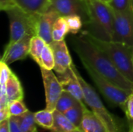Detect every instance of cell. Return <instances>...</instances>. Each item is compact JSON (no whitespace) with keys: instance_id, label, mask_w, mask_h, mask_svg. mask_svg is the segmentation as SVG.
Listing matches in <instances>:
<instances>
[{"instance_id":"obj_1","label":"cell","mask_w":133,"mask_h":132,"mask_svg":"<svg viewBox=\"0 0 133 132\" xmlns=\"http://www.w3.org/2000/svg\"><path fill=\"white\" fill-rule=\"evenodd\" d=\"M73 48L82 63L90 65L117 86L133 92L132 82L118 71L108 54L83 33L73 40Z\"/></svg>"},{"instance_id":"obj_2","label":"cell","mask_w":133,"mask_h":132,"mask_svg":"<svg viewBox=\"0 0 133 132\" xmlns=\"http://www.w3.org/2000/svg\"><path fill=\"white\" fill-rule=\"evenodd\" d=\"M88 21L85 24L92 36L104 40H112L114 14L111 6L102 0H87Z\"/></svg>"},{"instance_id":"obj_3","label":"cell","mask_w":133,"mask_h":132,"mask_svg":"<svg viewBox=\"0 0 133 132\" xmlns=\"http://www.w3.org/2000/svg\"><path fill=\"white\" fill-rule=\"evenodd\" d=\"M82 33L104 51L118 71L133 83V46L113 40H101L92 36L86 30Z\"/></svg>"},{"instance_id":"obj_4","label":"cell","mask_w":133,"mask_h":132,"mask_svg":"<svg viewBox=\"0 0 133 132\" xmlns=\"http://www.w3.org/2000/svg\"><path fill=\"white\" fill-rule=\"evenodd\" d=\"M72 66L83 89L84 102L95 114V115L101 121V122L105 126L107 131L120 132L119 127L118 126L112 114H111V113L104 107L97 93L95 92L93 87L89 83H87L86 80L80 75L76 66L74 65Z\"/></svg>"},{"instance_id":"obj_5","label":"cell","mask_w":133,"mask_h":132,"mask_svg":"<svg viewBox=\"0 0 133 132\" xmlns=\"http://www.w3.org/2000/svg\"><path fill=\"white\" fill-rule=\"evenodd\" d=\"M9 19L10 36L8 44H12L27 34L36 36V23L37 15L28 13L18 6H14L7 11Z\"/></svg>"},{"instance_id":"obj_6","label":"cell","mask_w":133,"mask_h":132,"mask_svg":"<svg viewBox=\"0 0 133 132\" xmlns=\"http://www.w3.org/2000/svg\"><path fill=\"white\" fill-rule=\"evenodd\" d=\"M82 64L85 68L87 72L89 74L90 77L95 83L96 86L98 88L102 95L105 97V99H107L108 101L110 102L111 104L119 107L124 111L126 100L132 92L125 90L117 86L108 79H107L105 77L97 72L87 64Z\"/></svg>"},{"instance_id":"obj_7","label":"cell","mask_w":133,"mask_h":132,"mask_svg":"<svg viewBox=\"0 0 133 132\" xmlns=\"http://www.w3.org/2000/svg\"><path fill=\"white\" fill-rule=\"evenodd\" d=\"M114 33L113 41L133 46V9L117 11L113 9Z\"/></svg>"},{"instance_id":"obj_8","label":"cell","mask_w":133,"mask_h":132,"mask_svg":"<svg viewBox=\"0 0 133 132\" xmlns=\"http://www.w3.org/2000/svg\"><path fill=\"white\" fill-rule=\"evenodd\" d=\"M41 72L45 90L46 109L54 111L63 89L58 78L55 75L52 70L41 68Z\"/></svg>"},{"instance_id":"obj_9","label":"cell","mask_w":133,"mask_h":132,"mask_svg":"<svg viewBox=\"0 0 133 132\" xmlns=\"http://www.w3.org/2000/svg\"><path fill=\"white\" fill-rule=\"evenodd\" d=\"M50 7L54 9L60 16H79L84 25L88 21L87 0H50Z\"/></svg>"},{"instance_id":"obj_10","label":"cell","mask_w":133,"mask_h":132,"mask_svg":"<svg viewBox=\"0 0 133 132\" xmlns=\"http://www.w3.org/2000/svg\"><path fill=\"white\" fill-rule=\"evenodd\" d=\"M34 35L27 34L22 39L12 44L5 46L2 60L7 65H10L16 61L22 60L30 54V41Z\"/></svg>"},{"instance_id":"obj_11","label":"cell","mask_w":133,"mask_h":132,"mask_svg":"<svg viewBox=\"0 0 133 132\" xmlns=\"http://www.w3.org/2000/svg\"><path fill=\"white\" fill-rule=\"evenodd\" d=\"M58 17H60L59 14L51 7H50L46 12L37 15L36 35L44 39L47 44H50L53 41V26Z\"/></svg>"},{"instance_id":"obj_12","label":"cell","mask_w":133,"mask_h":132,"mask_svg":"<svg viewBox=\"0 0 133 132\" xmlns=\"http://www.w3.org/2000/svg\"><path fill=\"white\" fill-rule=\"evenodd\" d=\"M52 49L55 58L54 70L58 74H62L67 71L72 65V58L69 54L65 40L60 41L53 40L48 44Z\"/></svg>"},{"instance_id":"obj_13","label":"cell","mask_w":133,"mask_h":132,"mask_svg":"<svg viewBox=\"0 0 133 132\" xmlns=\"http://www.w3.org/2000/svg\"><path fill=\"white\" fill-rule=\"evenodd\" d=\"M73 64L71 67L62 74H58V79L61 82L63 90L69 92L78 100L83 102V92L79 82L77 75L73 69Z\"/></svg>"},{"instance_id":"obj_14","label":"cell","mask_w":133,"mask_h":132,"mask_svg":"<svg viewBox=\"0 0 133 132\" xmlns=\"http://www.w3.org/2000/svg\"><path fill=\"white\" fill-rule=\"evenodd\" d=\"M80 129L83 132H108L101 121L92 110L84 107V114Z\"/></svg>"},{"instance_id":"obj_15","label":"cell","mask_w":133,"mask_h":132,"mask_svg":"<svg viewBox=\"0 0 133 132\" xmlns=\"http://www.w3.org/2000/svg\"><path fill=\"white\" fill-rule=\"evenodd\" d=\"M16 5L30 14H41L50 8V0H13Z\"/></svg>"},{"instance_id":"obj_16","label":"cell","mask_w":133,"mask_h":132,"mask_svg":"<svg viewBox=\"0 0 133 132\" xmlns=\"http://www.w3.org/2000/svg\"><path fill=\"white\" fill-rule=\"evenodd\" d=\"M6 96L9 102L16 100H23V90L17 76L12 72L6 84Z\"/></svg>"},{"instance_id":"obj_17","label":"cell","mask_w":133,"mask_h":132,"mask_svg":"<svg viewBox=\"0 0 133 132\" xmlns=\"http://www.w3.org/2000/svg\"><path fill=\"white\" fill-rule=\"evenodd\" d=\"M54 114V124L51 129L52 132H71L76 127L65 116L64 114L55 110Z\"/></svg>"},{"instance_id":"obj_18","label":"cell","mask_w":133,"mask_h":132,"mask_svg":"<svg viewBox=\"0 0 133 132\" xmlns=\"http://www.w3.org/2000/svg\"><path fill=\"white\" fill-rule=\"evenodd\" d=\"M22 132H37V125L35 121L34 113L28 110L22 115L15 117Z\"/></svg>"},{"instance_id":"obj_19","label":"cell","mask_w":133,"mask_h":132,"mask_svg":"<svg viewBox=\"0 0 133 132\" xmlns=\"http://www.w3.org/2000/svg\"><path fill=\"white\" fill-rule=\"evenodd\" d=\"M79 102H81V101L78 100L71 93H69L67 91L63 90L58 102H57L55 110L64 114L67 110L71 109L72 107H74L75 105L79 103Z\"/></svg>"},{"instance_id":"obj_20","label":"cell","mask_w":133,"mask_h":132,"mask_svg":"<svg viewBox=\"0 0 133 132\" xmlns=\"http://www.w3.org/2000/svg\"><path fill=\"white\" fill-rule=\"evenodd\" d=\"M85 104L83 102H79L74 107H72L71 109L67 110L65 113H64L65 116L76 127L80 128L83 118V114H84V107Z\"/></svg>"},{"instance_id":"obj_21","label":"cell","mask_w":133,"mask_h":132,"mask_svg":"<svg viewBox=\"0 0 133 132\" xmlns=\"http://www.w3.org/2000/svg\"><path fill=\"white\" fill-rule=\"evenodd\" d=\"M36 124L47 130L51 131L54 124V114L53 111L47 109L42 110L34 113Z\"/></svg>"},{"instance_id":"obj_22","label":"cell","mask_w":133,"mask_h":132,"mask_svg":"<svg viewBox=\"0 0 133 132\" xmlns=\"http://www.w3.org/2000/svg\"><path fill=\"white\" fill-rule=\"evenodd\" d=\"M46 44L47 43L45 42V40L37 35L34 36L31 39L30 55L37 64L40 63L41 56Z\"/></svg>"},{"instance_id":"obj_23","label":"cell","mask_w":133,"mask_h":132,"mask_svg":"<svg viewBox=\"0 0 133 132\" xmlns=\"http://www.w3.org/2000/svg\"><path fill=\"white\" fill-rule=\"evenodd\" d=\"M69 33L68 26L64 16H60L56 20L53 26L52 31V37L53 40L60 41L65 40V37Z\"/></svg>"},{"instance_id":"obj_24","label":"cell","mask_w":133,"mask_h":132,"mask_svg":"<svg viewBox=\"0 0 133 132\" xmlns=\"http://www.w3.org/2000/svg\"><path fill=\"white\" fill-rule=\"evenodd\" d=\"M41 68H44L48 70H54L55 68V58L51 47L47 44L42 51L40 63L38 64Z\"/></svg>"},{"instance_id":"obj_25","label":"cell","mask_w":133,"mask_h":132,"mask_svg":"<svg viewBox=\"0 0 133 132\" xmlns=\"http://www.w3.org/2000/svg\"><path fill=\"white\" fill-rule=\"evenodd\" d=\"M68 26L69 33L76 34L82 29L83 26V21L82 18L79 16L77 15H72V16H64Z\"/></svg>"},{"instance_id":"obj_26","label":"cell","mask_w":133,"mask_h":132,"mask_svg":"<svg viewBox=\"0 0 133 132\" xmlns=\"http://www.w3.org/2000/svg\"><path fill=\"white\" fill-rule=\"evenodd\" d=\"M9 110L10 116H19L26 113L29 110L24 104L23 100H16L9 102Z\"/></svg>"},{"instance_id":"obj_27","label":"cell","mask_w":133,"mask_h":132,"mask_svg":"<svg viewBox=\"0 0 133 132\" xmlns=\"http://www.w3.org/2000/svg\"><path fill=\"white\" fill-rule=\"evenodd\" d=\"M108 4L117 11H128L133 9L132 0H110Z\"/></svg>"},{"instance_id":"obj_28","label":"cell","mask_w":133,"mask_h":132,"mask_svg":"<svg viewBox=\"0 0 133 132\" xmlns=\"http://www.w3.org/2000/svg\"><path fill=\"white\" fill-rule=\"evenodd\" d=\"M12 72L9 68V65L4 61H0V85H5Z\"/></svg>"},{"instance_id":"obj_29","label":"cell","mask_w":133,"mask_h":132,"mask_svg":"<svg viewBox=\"0 0 133 132\" xmlns=\"http://www.w3.org/2000/svg\"><path fill=\"white\" fill-rule=\"evenodd\" d=\"M124 112L127 117L129 125L133 124V92L129 95L126 100Z\"/></svg>"},{"instance_id":"obj_30","label":"cell","mask_w":133,"mask_h":132,"mask_svg":"<svg viewBox=\"0 0 133 132\" xmlns=\"http://www.w3.org/2000/svg\"><path fill=\"white\" fill-rule=\"evenodd\" d=\"M16 6L13 0H0V9L2 11H7L8 9Z\"/></svg>"},{"instance_id":"obj_31","label":"cell","mask_w":133,"mask_h":132,"mask_svg":"<svg viewBox=\"0 0 133 132\" xmlns=\"http://www.w3.org/2000/svg\"><path fill=\"white\" fill-rule=\"evenodd\" d=\"M9 124H10V131L11 132H22L14 116L9 117Z\"/></svg>"},{"instance_id":"obj_32","label":"cell","mask_w":133,"mask_h":132,"mask_svg":"<svg viewBox=\"0 0 133 132\" xmlns=\"http://www.w3.org/2000/svg\"><path fill=\"white\" fill-rule=\"evenodd\" d=\"M10 117L11 116H10L9 110V106L0 107V121L9 119Z\"/></svg>"},{"instance_id":"obj_33","label":"cell","mask_w":133,"mask_h":132,"mask_svg":"<svg viewBox=\"0 0 133 132\" xmlns=\"http://www.w3.org/2000/svg\"><path fill=\"white\" fill-rule=\"evenodd\" d=\"M0 132H11L10 131V124L9 118L0 121Z\"/></svg>"},{"instance_id":"obj_34","label":"cell","mask_w":133,"mask_h":132,"mask_svg":"<svg viewBox=\"0 0 133 132\" xmlns=\"http://www.w3.org/2000/svg\"><path fill=\"white\" fill-rule=\"evenodd\" d=\"M71 132H83L80 128H76L74 130H72Z\"/></svg>"},{"instance_id":"obj_35","label":"cell","mask_w":133,"mask_h":132,"mask_svg":"<svg viewBox=\"0 0 133 132\" xmlns=\"http://www.w3.org/2000/svg\"><path fill=\"white\" fill-rule=\"evenodd\" d=\"M129 132H133V124L129 125Z\"/></svg>"},{"instance_id":"obj_36","label":"cell","mask_w":133,"mask_h":132,"mask_svg":"<svg viewBox=\"0 0 133 132\" xmlns=\"http://www.w3.org/2000/svg\"><path fill=\"white\" fill-rule=\"evenodd\" d=\"M102 1H104V2H108V3L110 2V0H102Z\"/></svg>"},{"instance_id":"obj_37","label":"cell","mask_w":133,"mask_h":132,"mask_svg":"<svg viewBox=\"0 0 133 132\" xmlns=\"http://www.w3.org/2000/svg\"><path fill=\"white\" fill-rule=\"evenodd\" d=\"M132 64H133V55H132Z\"/></svg>"},{"instance_id":"obj_38","label":"cell","mask_w":133,"mask_h":132,"mask_svg":"<svg viewBox=\"0 0 133 132\" xmlns=\"http://www.w3.org/2000/svg\"><path fill=\"white\" fill-rule=\"evenodd\" d=\"M132 2H133V0H132Z\"/></svg>"},{"instance_id":"obj_39","label":"cell","mask_w":133,"mask_h":132,"mask_svg":"<svg viewBox=\"0 0 133 132\" xmlns=\"http://www.w3.org/2000/svg\"><path fill=\"white\" fill-rule=\"evenodd\" d=\"M37 132H38V131H37Z\"/></svg>"}]
</instances>
